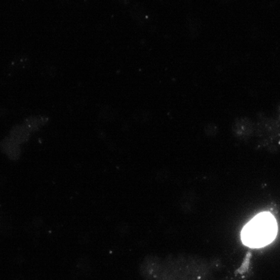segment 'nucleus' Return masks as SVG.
Returning <instances> with one entry per match:
<instances>
[{
  "mask_svg": "<svg viewBox=\"0 0 280 280\" xmlns=\"http://www.w3.org/2000/svg\"><path fill=\"white\" fill-rule=\"evenodd\" d=\"M275 233L273 220L268 216H262L247 226L243 232V241L250 246H263L272 240Z\"/></svg>",
  "mask_w": 280,
  "mask_h": 280,
  "instance_id": "nucleus-1",
  "label": "nucleus"
},
{
  "mask_svg": "<svg viewBox=\"0 0 280 280\" xmlns=\"http://www.w3.org/2000/svg\"><path fill=\"white\" fill-rule=\"evenodd\" d=\"M27 123H29V125H27V126H29L30 128H32V129H35V128L37 127V126H38L39 123L37 122V119H29L27 120Z\"/></svg>",
  "mask_w": 280,
  "mask_h": 280,
  "instance_id": "nucleus-2",
  "label": "nucleus"
},
{
  "mask_svg": "<svg viewBox=\"0 0 280 280\" xmlns=\"http://www.w3.org/2000/svg\"><path fill=\"white\" fill-rule=\"evenodd\" d=\"M278 117H280V104L278 105Z\"/></svg>",
  "mask_w": 280,
  "mask_h": 280,
  "instance_id": "nucleus-3",
  "label": "nucleus"
},
{
  "mask_svg": "<svg viewBox=\"0 0 280 280\" xmlns=\"http://www.w3.org/2000/svg\"><path fill=\"white\" fill-rule=\"evenodd\" d=\"M230 0H221V2H223V3H227V2H230Z\"/></svg>",
  "mask_w": 280,
  "mask_h": 280,
  "instance_id": "nucleus-4",
  "label": "nucleus"
}]
</instances>
